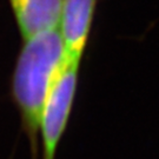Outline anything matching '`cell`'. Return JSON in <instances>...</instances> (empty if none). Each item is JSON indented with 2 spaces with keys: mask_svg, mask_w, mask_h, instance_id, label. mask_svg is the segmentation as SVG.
Returning a JSON list of instances; mask_svg holds the SVG:
<instances>
[{
  "mask_svg": "<svg viewBox=\"0 0 159 159\" xmlns=\"http://www.w3.org/2000/svg\"><path fill=\"white\" fill-rule=\"evenodd\" d=\"M65 63L66 52L58 29L23 40L12 73L11 96L34 148L46 98Z\"/></svg>",
  "mask_w": 159,
  "mask_h": 159,
  "instance_id": "cell-1",
  "label": "cell"
},
{
  "mask_svg": "<svg viewBox=\"0 0 159 159\" xmlns=\"http://www.w3.org/2000/svg\"><path fill=\"white\" fill-rule=\"evenodd\" d=\"M81 61L70 60L59 71L46 98L39 132L43 140V159H54L59 143L67 127L74 105Z\"/></svg>",
  "mask_w": 159,
  "mask_h": 159,
  "instance_id": "cell-2",
  "label": "cell"
},
{
  "mask_svg": "<svg viewBox=\"0 0 159 159\" xmlns=\"http://www.w3.org/2000/svg\"><path fill=\"white\" fill-rule=\"evenodd\" d=\"M99 0H63L58 31L66 58L81 61L91 37Z\"/></svg>",
  "mask_w": 159,
  "mask_h": 159,
  "instance_id": "cell-3",
  "label": "cell"
},
{
  "mask_svg": "<svg viewBox=\"0 0 159 159\" xmlns=\"http://www.w3.org/2000/svg\"><path fill=\"white\" fill-rule=\"evenodd\" d=\"M21 40L58 29L63 0H8Z\"/></svg>",
  "mask_w": 159,
  "mask_h": 159,
  "instance_id": "cell-4",
  "label": "cell"
}]
</instances>
